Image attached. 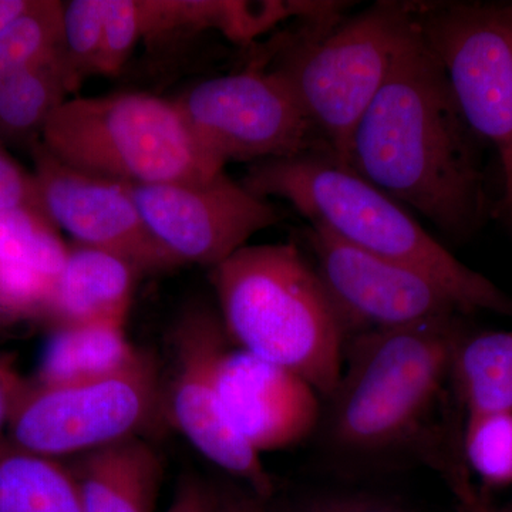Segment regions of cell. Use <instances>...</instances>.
Returning a JSON list of instances; mask_svg holds the SVG:
<instances>
[{"mask_svg": "<svg viewBox=\"0 0 512 512\" xmlns=\"http://www.w3.org/2000/svg\"><path fill=\"white\" fill-rule=\"evenodd\" d=\"M480 143L413 22L355 128L350 167L451 241H463L488 215Z\"/></svg>", "mask_w": 512, "mask_h": 512, "instance_id": "cell-1", "label": "cell"}, {"mask_svg": "<svg viewBox=\"0 0 512 512\" xmlns=\"http://www.w3.org/2000/svg\"><path fill=\"white\" fill-rule=\"evenodd\" d=\"M258 197L285 200L311 225L370 254L429 276L463 313L512 318V298L458 261L400 202L370 184L328 147L249 165L244 180Z\"/></svg>", "mask_w": 512, "mask_h": 512, "instance_id": "cell-2", "label": "cell"}, {"mask_svg": "<svg viewBox=\"0 0 512 512\" xmlns=\"http://www.w3.org/2000/svg\"><path fill=\"white\" fill-rule=\"evenodd\" d=\"M228 338L301 376L319 396L339 382L345 333L315 265L295 244L247 245L212 268Z\"/></svg>", "mask_w": 512, "mask_h": 512, "instance_id": "cell-3", "label": "cell"}, {"mask_svg": "<svg viewBox=\"0 0 512 512\" xmlns=\"http://www.w3.org/2000/svg\"><path fill=\"white\" fill-rule=\"evenodd\" d=\"M412 26V2L390 0L349 18L299 20L256 64L285 84L319 140L349 165L355 128Z\"/></svg>", "mask_w": 512, "mask_h": 512, "instance_id": "cell-4", "label": "cell"}, {"mask_svg": "<svg viewBox=\"0 0 512 512\" xmlns=\"http://www.w3.org/2000/svg\"><path fill=\"white\" fill-rule=\"evenodd\" d=\"M461 340L457 315L346 340L330 394L329 439L352 454L403 446L420 433Z\"/></svg>", "mask_w": 512, "mask_h": 512, "instance_id": "cell-5", "label": "cell"}, {"mask_svg": "<svg viewBox=\"0 0 512 512\" xmlns=\"http://www.w3.org/2000/svg\"><path fill=\"white\" fill-rule=\"evenodd\" d=\"M40 141L76 170L131 185L210 180L224 171L195 140L174 100L148 93L72 97Z\"/></svg>", "mask_w": 512, "mask_h": 512, "instance_id": "cell-6", "label": "cell"}, {"mask_svg": "<svg viewBox=\"0 0 512 512\" xmlns=\"http://www.w3.org/2000/svg\"><path fill=\"white\" fill-rule=\"evenodd\" d=\"M412 12L468 126L497 150V212L512 224V2H412Z\"/></svg>", "mask_w": 512, "mask_h": 512, "instance_id": "cell-7", "label": "cell"}, {"mask_svg": "<svg viewBox=\"0 0 512 512\" xmlns=\"http://www.w3.org/2000/svg\"><path fill=\"white\" fill-rule=\"evenodd\" d=\"M160 404V384L146 355L117 375L40 384L23 379L6 424L13 446L60 460L138 436Z\"/></svg>", "mask_w": 512, "mask_h": 512, "instance_id": "cell-8", "label": "cell"}, {"mask_svg": "<svg viewBox=\"0 0 512 512\" xmlns=\"http://www.w3.org/2000/svg\"><path fill=\"white\" fill-rule=\"evenodd\" d=\"M174 103L198 144L224 167L326 147L285 84L256 63L197 83Z\"/></svg>", "mask_w": 512, "mask_h": 512, "instance_id": "cell-9", "label": "cell"}, {"mask_svg": "<svg viewBox=\"0 0 512 512\" xmlns=\"http://www.w3.org/2000/svg\"><path fill=\"white\" fill-rule=\"evenodd\" d=\"M141 217L180 265H220L256 232L282 220L278 208L225 171L202 181L131 185Z\"/></svg>", "mask_w": 512, "mask_h": 512, "instance_id": "cell-10", "label": "cell"}, {"mask_svg": "<svg viewBox=\"0 0 512 512\" xmlns=\"http://www.w3.org/2000/svg\"><path fill=\"white\" fill-rule=\"evenodd\" d=\"M305 238L346 340L463 313L439 284L409 266L353 247L319 225H309Z\"/></svg>", "mask_w": 512, "mask_h": 512, "instance_id": "cell-11", "label": "cell"}, {"mask_svg": "<svg viewBox=\"0 0 512 512\" xmlns=\"http://www.w3.org/2000/svg\"><path fill=\"white\" fill-rule=\"evenodd\" d=\"M220 315L194 306L175 325L174 373L168 410L174 426L212 464L245 481L261 500L271 497L274 483L261 456L239 439L222 409L217 372L227 350Z\"/></svg>", "mask_w": 512, "mask_h": 512, "instance_id": "cell-12", "label": "cell"}, {"mask_svg": "<svg viewBox=\"0 0 512 512\" xmlns=\"http://www.w3.org/2000/svg\"><path fill=\"white\" fill-rule=\"evenodd\" d=\"M30 154L43 212L77 245L120 256L138 274L181 266L148 231L131 184L76 170L40 140L30 146Z\"/></svg>", "mask_w": 512, "mask_h": 512, "instance_id": "cell-13", "label": "cell"}, {"mask_svg": "<svg viewBox=\"0 0 512 512\" xmlns=\"http://www.w3.org/2000/svg\"><path fill=\"white\" fill-rule=\"evenodd\" d=\"M217 382L229 426L258 456L295 446L318 427V392L284 367L227 349Z\"/></svg>", "mask_w": 512, "mask_h": 512, "instance_id": "cell-14", "label": "cell"}, {"mask_svg": "<svg viewBox=\"0 0 512 512\" xmlns=\"http://www.w3.org/2000/svg\"><path fill=\"white\" fill-rule=\"evenodd\" d=\"M137 275L120 256L83 245L69 247L47 322L53 330L101 322L126 325Z\"/></svg>", "mask_w": 512, "mask_h": 512, "instance_id": "cell-15", "label": "cell"}, {"mask_svg": "<svg viewBox=\"0 0 512 512\" xmlns=\"http://www.w3.org/2000/svg\"><path fill=\"white\" fill-rule=\"evenodd\" d=\"M83 512H154L163 466L140 437L116 441L70 466Z\"/></svg>", "mask_w": 512, "mask_h": 512, "instance_id": "cell-16", "label": "cell"}, {"mask_svg": "<svg viewBox=\"0 0 512 512\" xmlns=\"http://www.w3.org/2000/svg\"><path fill=\"white\" fill-rule=\"evenodd\" d=\"M127 339L123 323H89L53 330L39 369L40 384L84 382L117 375L143 359Z\"/></svg>", "mask_w": 512, "mask_h": 512, "instance_id": "cell-17", "label": "cell"}, {"mask_svg": "<svg viewBox=\"0 0 512 512\" xmlns=\"http://www.w3.org/2000/svg\"><path fill=\"white\" fill-rule=\"evenodd\" d=\"M77 89L62 52L0 80V136L32 146Z\"/></svg>", "mask_w": 512, "mask_h": 512, "instance_id": "cell-18", "label": "cell"}, {"mask_svg": "<svg viewBox=\"0 0 512 512\" xmlns=\"http://www.w3.org/2000/svg\"><path fill=\"white\" fill-rule=\"evenodd\" d=\"M0 512H83L70 466L0 440Z\"/></svg>", "mask_w": 512, "mask_h": 512, "instance_id": "cell-19", "label": "cell"}, {"mask_svg": "<svg viewBox=\"0 0 512 512\" xmlns=\"http://www.w3.org/2000/svg\"><path fill=\"white\" fill-rule=\"evenodd\" d=\"M451 373L467 413L512 412V330L461 338Z\"/></svg>", "mask_w": 512, "mask_h": 512, "instance_id": "cell-20", "label": "cell"}, {"mask_svg": "<svg viewBox=\"0 0 512 512\" xmlns=\"http://www.w3.org/2000/svg\"><path fill=\"white\" fill-rule=\"evenodd\" d=\"M67 252L69 247L42 211L28 207L0 211V268L56 281Z\"/></svg>", "mask_w": 512, "mask_h": 512, "instance_id": "cell-21", "label": "cell"}, {"mask_svg": "<svg viewBox=\"0 0 512 512\" xmlns=\"http://www.w3.org/2000/svg\"><path fill=\"white\" fill-rule=\"evenodd\" d=\"M63 2L30 0L0 29V80L62 52Z\"/></svg>", "mask_w": 512, "mask_h": 512, "instance_id": "cell-22", "label": "cell"}, {"mask_svg": "<svg viewBox=\"0 0 512 512\" xmlns=\"http://www.w3.org/2000/svg\"><path fill=\"white\" fill-rule=\"evenodd\" d=\"M464 454L488 485L512 483V412L467 413Z\"/></svg>", "mask_w": 512, "mask_h": 512, "instance_id": "cell-23", "label": "cell"}, {"mask_svg": "<svg viewBox=\"0 0 512 512\" xmlns=\"http://www.w3.org/2000/svg\"><path fill=\"white\" fill-rule=\"evenodd\" d=\"M107 0L63 2L62 57L77 87L97 74Z\"/></svg>", "mask_w": 512, "mask_h": 512, "instance_id": "cell-24", "label": "cell"}, {"mask_svg": "<svg viewBox=\"0 0 512 512\" xmlns=\"http://www.w3.org/2000/svg\"><path fill=\"white\" fill-rule=\"evenodd\" d=\"M141 40L138 0H107L97 74L117 76Z\"/></svg>", "mask_w": 512, "mask_h": 512, "instance_id": "cell-25", "label": "cell"}, {"mask_svg": "<svg viewBox=\"0 0 512 512\" xmlns=\"http://www.w3.org/2000/svg\"><path fill=\"white\" fill-rule=\"evenodd\" d=\"M19 207L43 212L35 177L26 173L0 147V211Z\"/></svg>", "mask_w": 512, "mask_h": 512, "instance_id": "cell-26", "label": "cell"}, {"mask_svg": "<svg viewBox=\"0 0 512 512\" xmlns=\"http://www.w3.org/2000/svg\"><path fill=\"white\" fill-rule=\"evenodd\" d=\"M286 512H403L394 505L366 495H325L305 501Z\"/></svg>", "mask_w": 512, "mask_h": 512, "instance_id": "cell-27", "label": "cell"}, {"mask_svg": "<svg viewBox=\"0 0 512 512\" xmlns=\"http://www.w3.org/2000/svg\"><path fill=\"white\" fill-rule=\"evenodd\" d=\"M167 512H222L220 495L197 478H185L178 485Z\"/></svg>", "mask_w": 512, "mask_h": 512, "instance_id": "cell-28", "label": "cell"}, {"mask_svg": "<svg viewBox=\"0 0 512 512\" xmlns=\"http://www.w3.org/2000/svg\"><path fill=\"white\" fill-rule=\"evenodd\" d=\"M23 379L25 377L19 375L9 357H0V440L3 439L2 433L8 424L10 410Z\"/></svg>", "mask_w": 512, "mask_h": 512, "instance_id": "cell-29", "label": "cell"}, {"mask_svg": "<svg viewBox=\"0 0 512 512\" xmlns=\"http://www.w3.org/2000/svg\"><path fill=\"white\" fill-rule=\"evenodd\" d=\"M446 474L451 487L456 491L458 500L468 512H495L490 505L481 500L480 495L468 481L466 470L463 467L457 464V466L448 468Z\"/></svg>", "mask_w": 512, "mask_h": 512, "instance_id": "cell-30", "label": "cell"}, {"mask_svg": "<svg viewBox=\"0 0 512 512\" xmlns=\"http://www.w3.org/2000/svg\"><path fill=\"white\" fill-rule=\"evenodd\" d=\"M222 512H268L264 500L255 494H228L220 497Z\"/></svg>", "mask_w": 512, "mask_h": 512, "instance_id": "cell-31", "label": "cell"}, {"mask_svg": "<svg viewBox=\"0 0 512 512\" xmlns=\"http://www.w3.org/2000/svg\"><path fill=\"white\" fill-rule=\"evenodd\" d=\"M30 0H0V29L5 28L29 6Z\"/></svg>", "mask_w": 512, "mask_h": 512, "instance_id": "cell-32", "label": "cell"}, {"mask_svg": "<svg viewBox=\"0 0 512 512\" xmlns=\"http://www.w3.org/2000/svg\"><path fill=\"white\" fill-rule=\"evenodd\" d=\"M16 320L13 319V316L10 315L8 309L3 306V303L0 302V329L10 328V326L16 325Z\"/></svg>", "mask_w": 512, "mask_h": 512, "instance_id": "cell-33", "label": "cell"}]
</instances>
